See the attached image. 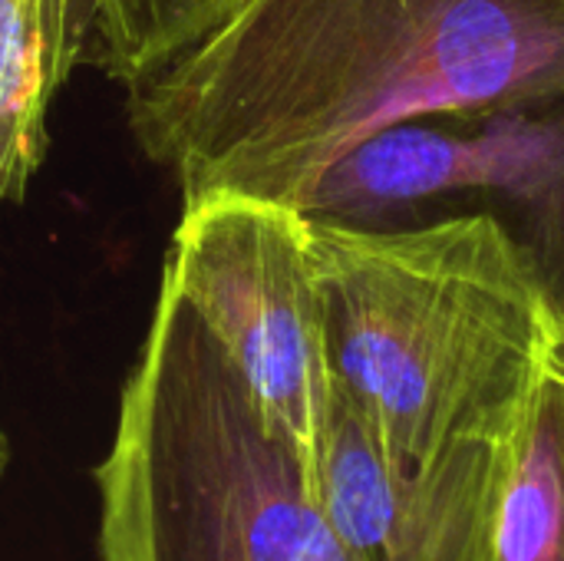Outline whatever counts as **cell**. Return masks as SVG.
I'll use <instances>...</instances> for the list:
<instances>
[{
	"label": "cell",
	"instance_id": "cell-8",
	"mask_svg": "<svg viewBox=\"0 0 564 561\" xmlns=\"http://www.w3.org/2000/svg\"><path fill=\"white\" fill-rule=\"evenodd\" d=\"M486 561H564V317L512 430Z\"/></svg>",
	"mask_w": 564,
	"mask_h": 561
},
{
	"label": "cell",
	"instance_id": "cell-5",
	"mask_svg": "<svg viewBox=\"0 0 564 561\" xmlns=\"http://www.w3.org/2000/svg\"><path fill=\"white\" fill-rule=\"evenodd\" d=\"M162 281L205 321L264 413L311 460L330 407V370L301 212L245 195L182 205Z\"/></svg>",
	"mask_w": 564,
	"mask_h": 561
},
{
	"label": "cell",
	"instance_id": "cell-6",
	"mask_svg": "<svg viewBox=\"0 0 564 561\" xmlns=\"http://www.w3.org/2000/svg\"><path fill=\"white\" fill-rule=\"evenodd\" d=\"M519 410L406 470L330 384V407L311 453V483L347 555L486 561Z\"/></svg>",
	"mask_w": 564,
	"mask_h": 561
},
{
	"label": "cell",
	"instance_id": "cell-9",
	"mask_svg": "<svg viewBox=\"0 0 564 561\" xmlns=\"http://www.w3.org/2000/svg\"><path fill=\"white\" fill-rule=\"evenodd\" d=\"M93 17L89 66L119 86L135 83L169 53V0H86Z\"/></svg>",
	"mask_w": 564,
	"mask_h": 561
},
{
	"label": "cell",
	"instance_id": "cell-2",
	"mask_svg": "<svg viewBox=\"0 0 564 561\" xmlns=\"http://www.w3.org/2000/svg\"><path fill=\"white\" fill-rule=\"evenodd\" d=\"M307 231L330 384L400 466L522 407L558 317L496 222Z\"/></svg>",
	"mask_w": 564,
	"mask_h": 561
},
{
	"label": "cell",
	"instance_id": "cell-1",
	"mask_svg": "<svg viewBox=\"0 0 564 561\" xmlns=\"http://www.w3.org/2000/svg\"><path fill=\"white\" fill-rule=\"evenodd\" d=\"M129 89L182 205L301 208L360 142L564 89V0H238Z\"/></svg>",
	"mask_w": 564,
	"mask_h": 561
},
{
	"label": "cell",
	"instance_id": "cell-4",
	"mask_svg": "<svg viewBox=\"0 0 564 561\" xmlns=\"http://www.w3.org/2000/svg\"><path fill=\"white\" fill-rule=\"evenodd\" d=\"M297 212L347 231L482 215L564 317V89L400 122L337 159Z\"/></svg>",
	"mask_w": 564,
	"mask_h": 561
},
{
	"label": "cell",
	"instance_id": "cell-3",
	"mask_svg": "<svg viewBox=\"0 0 564 561\" xmlns=\"http://www.w3.org/2000/svg\"><path fill=\"white\" fill-rule=\"evenodd\" d=\"M93 476L102 561H354L307 453L165 281Z\"/></svg>",
	"mask_w": 564,
	"mask_h": 561
},
{
	"label": "cell",
	"instance_id": "cell-10",
	"mask_svg": "<svg viewBox=\"0 0 564 561\" xmlns=\"http://www.w3.org/2000/svg\"><path fill=\"white\" fill-rule=\"evenodd\" d=\"M238 0H169V53L205 33L215 20H221Z\"/></svg>",
	"mask_w": 564,
	"mask_h": 561
},
{
	"label": "cell",
	"instance_id": "cell-7",
	"mask_svg": "<svg viewBox=\"0 0 564 561\" xmlns=\"http://www.w3.org/2000/svg\"><path fill=\"white\" fill-rule=\"evenodd\" d=\"M86 0H0V205H20L50 149V109L89 63Z\"/></svg>",
	"mask_w": 564,
	"mask_h": 561
},
{
	"label": "cell",
	"instance_id": "cell-11",
	"mask_svg": "<svg viewBox=\"0 0 564 561\" xmlns=\"http://www.w3.org/2000/svg\"><path fill=\"white\" fill-rule=\"evenodd\" d=\"M7 466H10V443H7V433H3V427H0V479H3V473H7Z\"/></svg>",
	"mask_w": 564,
	"mask_h": 561
}]
</instances>
